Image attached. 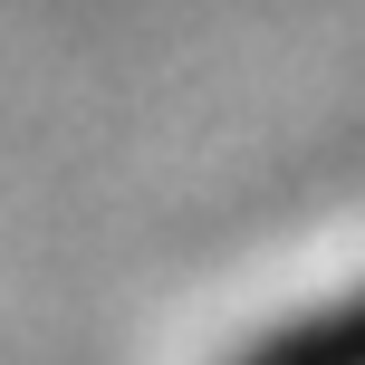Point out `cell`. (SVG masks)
Masks as SVG:
<instances>
[{
  "label": "cell",
  "instance_id": "6da1fadb",
  "mask_svg": "<svg viewBox=\"0 0 365 365\" xmlns=\"http://www.w3.org/2000/svg\"><path fill=\"white\" fill-rule=\"evenodd\" d=\"M250 365H365V298L308 317V327H289V336H269Z\"/></svg>",
  "mask_w": 365,
  "mask_h": 365
}]
</instances>
